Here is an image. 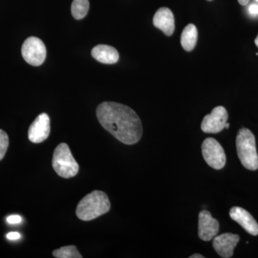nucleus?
Masks as SVG:
<instances>
[{
    "instance_id": "obj_20",
    "label": "nucleus",
    "mask_w": 258,
    "mask_h": 258,
    "mask_svg": "<svg viewBox=\"0 0 258 258\" xmlns=\"http://www.w3.org/2000/svg\"><path fill=\"white\" fill-rule=\"evenodd\" d=\"M249 13L252 15H258V5L255 4L251 5L249 7Z\"/></svg>"
},
{
    "instance_id": "obj_26",
    "label": "nucleus",
    "mask_w": 258,
    "mask_h": 258,
    "mask_svg": "<svg viewBox=\"0 0 258 258\" xmlns=\"http://www.w3.org/2000/svg\"><path fill=\"white\" fill-rule=\"evenodd\" d=\"M255 1H257V2H258V0H255Z\"/></svg>"
},
{
    "instance_id": "obj_22",
    "label": "nucleus",
    "mask_w": 258,
    "mask_h": 258,
    "mask_svg": "<svg viewBox=\"0 0 258 258\" xmlns=\"http://www.w3.org/2000/svg\"><path fill=\"white\" fill-rule=\"evenodd\" d=\"M190 258H204L203 255H202L201 254H194L190 256Z\"/></svg>"
},
{
    "instance_id": "obj_23",
    "label": "nucleus",
    "mask_w": 258,
    "mask_h": 258,
    "mask_svg": "<svg viewBox=\"0 0 258 258\" xmlns=\"http://www.w3.org/2000/svg\"><path fill=\"white\" fill-rule=\"evenodd\" d=\"M254 42H255L256 45L258 47V35L257 37H256L255 40H254Z\"/></svg>"
},
{
    "instance_id": "obj_21",
    "label": "nucleus",
    "mask_w": 258,
    "mask_h": 258,
    "mask_svg": "<svg viewBox=\"0 0 258 258\" xmlns=\"http://www.w3.org/2000/svg\"><path fill=\"white\" fill-rule=\"evenodd\" d=\"M249 0H238V3L242 6H245L248 4Z\"/></svg>"
},
{
    "instance_id": "obj_18",
    "label": "nucleus",
    "mask_w": 258,
    "mask_h": 258,
    "mask_svg": "<svg viewBox=\"0 0 258 258\" xmlns=\"http://www.w3.org/2000/svg\"><path fill=\"white\" fill-rule=\"evenodd\" d=\"M23 220V218L18 215H10L7 218V222L10 225H16V224L20 223Z\"/></svg>"
},
{
    "instance_id": "obj_10",
    "label": "nucleus",
    "mask_w": 258,
    "mask_h": 258,
    "mask_svg": "<svg viewBox=\"0 0 258 258\" xmlns=\"http://www.w3.org/2000/svg\"><path fill=\"white\" fill-rule=\"evenodd\" d=\"M240 241V236L232 233H224L214 237L213 247L217 253L223 258L232 257L234 249Z\"/></svg>"
},
{
    "instance_id": "obj_5",
    "label": "nucleus",
    "mask_w": 258,
    "mask_h": 258,
    "mask_svg": "<svg viewBox=\"0 0 258 258\" xmlns=\"http://www.w3.org/2000/svg\"><path fill=\"white\" fill-rule=\"evenodd\" d=\"M47 50L45 44L36 37H28L22 46L24 60L33 66H41L46 58Z\"/></svg>"
},
{
    "instance_id": "obj_9",
    "label": "nucleus",
    "mask_w": 258,
    "mask_h": 258,
    "mask_svg": "<svg viewBox=\"0 0 258 258\" xmlns=\"http://www.w3.org/2000/svg\"><path fill=\"white\" fill-rule=\"evenodd\" d=\"M220 225L208 210H203L199 215V237L204 241H210L216 237Z\"/></svg>"
},
{
    "instance_id": "obj_25",
    "label": "nucleus",
    "mask_w": 258,
    "mask_h": 258,
    "mask_svg": "<svg viewBox=\"0 0 258 258\" xmlns=\"http://www.w3.org/2000/svg\"><path fill=\"white\" fill-rule=\"evenodd\" d=\"M208 1H212V0H208Z\"/></svg>"
},
{
    "instance_id": "obj_2",
    "label": "nucleus",
    "mask_w": 258,
    "mask_h": 258,
    "mask_svg": "<svg viewBox=\"0 0 258 258\" xmlns=\"http://www.w3.org/2000/svg\"><path fill=\"white\" fill-rule=\"evenodd\" d=\"M111 208L109 199L102 191H93L79 202L76 215L83 221H91L107 213Z\"/></svg>"
},
{
    "instance_id": "obj_17",
    "label": "nucleus",
    "mask_w": 258,
    "mask_h": 258,
    "mask_svg": "<svg viewBox=\"0 0 258 258\" xmlns=\"http://www.w3.org/2000/svg\"><path fill=\"white\" fill-rule=\"evenodd\" d=\"M9 147V137L4 131L0 129V161L4 158Z\"/></svg>"
},
{
    "instance_id": "obj_24",
    "label": "nucleus",
    "mask_w": 258,
    "mask_h": 258,
    "mask_svg": "<svg viewBox=\"0 0 258 258\" xmlns=\"http://www.w3.org/2000/svg\"><path fill=\"white\" fill-rule=\"evenodd\" d=\"M229 127H230V123H227H227H226L225 128H229Z\"/></svg>"
},
{
    "instance_id": "obj_8",
    "label": "nucleus",
    "mask_w": 258,
    "mask_h": 258,
    "mask_svg": "<svg viewBox=\"0 0 258 258\" xmlns=\"http://www.w3.org/2000/svg\"><path fill=\"white\" fill-rule=\"evenodd\" d=\"M50 133V118L47 113H42L30 125L28 130V139L32 143H41L48 138Z\"/></svg>"
},
{
    "instance_id": "obj_4",
    "label": "nucleus",
    "mask_w": 258,
    "mask_h": 258,
    "mask_svg": "<svg viewBox=\"0 0 258 258\" xmlns=\"http://www.w3.org/2000/svg\"><path fill=\"white\" fill-rule=\"evenodd\" d=\"M57 175L64 179L74 177L79 171V165L72 155L68 144L62 143L55 148L52 161Z\"/></svg>"
},
{
    "instance_id": "obj_13",
    "label": "nucleus",
    "mask_w": 258,
    "mask_h": 258,
    "mask_svg": "<svg viewBox=\"0 0 258 258\" xmlns=\"http://www.w3.org/2000/svg\"><path fill=\"white\" fill-rule=\"evenodd\" d=\"M93 58L103 64L116 63L119 60V54L115 47L106 45H98L91 51Z\"/></svg>"
},
{
    "instance_id": "obj_6",
    "label": "nucleus",
    "mask_w": 258,
    "mask_h": 258,
    "mask_svg": "<svg viewBox=\"0 0 258 258\" xmlns=\"http://www.w3.org/2000/svg\"><path fill=\"white\" fill-rule=\"evenodd\" d=\"M204 159L209 166L215 169H222L226 164V155L223 148L213 138H208L202 145Z\"/></svg>"
},
{
    "instance_id": "obj_1",
    "label": "nucleus",
    "mask_w": 258,
    "mask_h": 258,
    "mask_svg": "<svg viewBox=\"0 0 258 258\" xmlns=\"http://www.w3.org/2000/svg\"><path fill=\"white\" fill-rule=\"evenodd\" d=\"M96 115L102 126L122 143L132 145L142 138V120L128 106L115 102H103L97 107Z\"/></svg>"
},
{
    "instance_id": "obj_12",
    "label": "nucleus",
    "mask_w": 258,
    "mask_h": 258,
    "mask_svg": "<svg viewBox=\"0 0 258 258\" xmlns=\"http://www.w3.org/2000/svg\"><path fill=\"white\" fill-rule=\"evenodd\" d=\"M153 23L167 36L173 35L175 29L174 15L167 8H161L157 10L153 19Z\"/></svg>"
},
{
    "instance_id": "obj_15",
    "label": "nucleus",
    "mask_w": 258,
    "mask_h": 258,
    "mask_svg": "<svg viewBox=\"0 0 258 258\" xmlns=\"http://www.w3.org/2000/svg\"><path fill=\"white\" fill-rule=\"evenodd\" d=\"M89 8L88 0H74L71 5V13L76 20H82L87 15Z\"/></svg>"
},
{
    "instance_id": "obj_14",
    "label": "nucleus",
    "mask_w": 258,
    "mask_h": 258,
    "mask_svg": "<svg viewBox=\"0 0 258 258\" xmlns=\"http://www.w3.org/2000/svg\"><path fill=\"white\" fill-rule=\"evenodd\" d=\"M198 29L193 24H189L183 30L181 35V44L184 50L191 51L198 41Z\"/></svg>"
},
{
    "instance_id": "obj_11",
    "label": "nucleus",
    "mask_w": 258,
    "mask_h": 258,
    "mask_svg": "<svg viewBox=\"0 0 258 258\" xmlns=\"http://www.w3.org/2000/svg\"><path fill=\"white\" fill-rule=\"evenodd\" d=\"M230 216L250 235H258L257 222L247 210L239 207H234L230 210Z\"/></svg>"
},
{
    "instance_id": "obj_16",
    "label": "nucleus",
    "mask_w": 258,
    "mask_h": 258,
    "mask_svg": "<svg viewBox=\"0 0 258 258\" xmlns=\"http://www.w3.org/2000/svg\"><path fill=\"white\" fill-rule=\"evenodd\" d=\"M54 257L57 258H82L77 247L74 245L64 246L52 252Z\"/></svg>"
},
{
    "instance_id": "obj_3",
    "label": "nucleus",
    "mask_w": 258,
    "mask_h": 258,
    "mask_svg": "<svg viewBox=\"0 0 258 258\" xmlns=\"http://www.w3.org/2000/svg\"><path fill=\"white\" fill-rule=\"evenodd\" d=\"M237 155L244 168L255 171L258 169V154L255 138L249 129H240L236 138Z\"/></svg>"
},
{
    "instance_id": "obj_19",
    "label": "nucleus",
    "mask_w": 258,
    "mask_h": 258,
    "mask_svg": "<svg viewBox=\"0 0 258 258\" xmlns=\"http://www.w3.org/2000/svg\"><path fill=\"white\" fill-rule=\"evenodd\" d=\"M7 238L10 240H19V239L21 237V235L18 232H9L6 236Z\"/></svg>"
},
{
    "instance_id": "obj_7",
    "label": "nucleus",
    "mask_w": 258,
    "mask_h": 258,
    "mask_svg": "<svg viewBox=\"0 0 258 258\" xmlns=\"http://www.w3.org/2000/svg\"><path fill=\"white\" fill-rule=\"evenodd\" d=\"M228 119V113L223 106H217L212 110L211 113L205 115L202 123L203 132L208 134H217L225 128Z\"/></svg>"
}]
</instances>
